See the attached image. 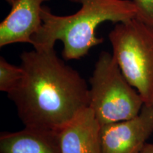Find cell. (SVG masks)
Listing matches in <instances>:
<instances>
[{"mask_svg":"<svg viewBox=\"0 0 153 153\" xmlns=\"http://www.w3.org/2000/svg\"><path fill=\"white\" fill-rule=\"evenodd\" d=\"M20 58L24 76L7 95L25 127L59 131L89 107L85 79L55 48L25 51Z\"/></svg>","mask_w":153,"mask_h":153,"instance_id":"6da1fadb","label":"cell"},{"mask_svg":"<svg viewBox=\"0 0 153 153\" xmlns=\"http://www.w3.org/2000/svg\"><path fill=\"white\" fill-rule=\"evenodd\" d=\"M78 3L82 5L79 10L69 16H57L43 7L42 26L32 37L34 48H55L56 41H60L63 57L78 60L103 42L96 33L99 25L127 22L137 15L132 0H78Z\"/></svg>","mask_w":153,"mask_h":153,"instance_id":"7a4b0ae2","label":"cell"},{"mask_svg":"<svg viewBox=\"0 0 153 153\" xmlns=\"http://www.w3.org/2000/svg\"><path fill=\"white\" fill-rule=\"evenodd\" d=\"M89 84V107L101 126L135 117L144 105L108 52L99 55Z\"/></svg>","mask_w":153,"mask_h":153,"instance_id":"3957f363","label":"cell"},{"mask_svg":"<svg viewBox=\"0 0 153 153\" xmlns=\"http://www.w3.org/2000/svg\"><path fill=\"white\" fill-rule=\"evenodd\" d=\"M108 38L126 79L144 104L153 105V27L135 18L116 24Z\"/></svg>","mask_w":153,"mask_h":153,"instance_id":"277c9868","label":"cell"},{"mask_svg":"<svg viewBox=\"0 0 153 153\" xmlns=\"http://www.w3.org/2000/svg\"><path fill=\"white\" fill-rule=\"evenodd\" d=\"M153 133V105L130 119L101 126L103 153H139Z\"/></svg>","mask_w":153,"mask_h":153,"instance_id":"5b68a950","label":"cell"},{"mask_svg":"<svg viewBox=\"0 0 153 153\" xmlns=\"http://www.w3.org/2000/svg\"><path fill=\"white\" fill-rule=\"evenodd\" d=\"M49 0H18L0 24V47L17 43L32 44L41 29L43 4Z\"/></svg>","mask_w":153,"mask_h":153,"instance_id":"8992f818","label":"cell"},{"mask_svg":"<svg viewBox=\"0 0 153 153\" xmlns=\"http://www.w3.org/2000/svg\"><path fill=\"white\" fill-rule=\"evenodd\" d=\"M101 125L88 107L58 131L62 153H103Z\"/></svg>","mask_w":153,"mask_h":153,"instance_id":"52a82bcc","label":"cell"},{"mask_svg":"<svg viewBox=\"0 0 153 153\" xmlns=\"http://www.w3.org/2000/svg\"><path fill=\"white\" fill-rule=\"evenodd\" d=\"M1 153H62L58 131L26 128L0 136Z\"/></svg>","mask_w":153,"mask_h":153,"instance_id":"ba28073f","label":"cell"},{"mask_svg":"<svg viewBox=\"0 0 153 153\" xmlns=\"http://www.w3.org/2000/svg\"><path fill=\"white\" fill-rule=\"evenodd\" d=\"M24 76L21 66H16L0 57V90L8 94L18 85Z\"/></svg>","mask_w":153,"mask_h":153,"instance_id":"9c48e42d","label":"cell"},{"mask_svg":"<svg viewBox=\"0 0 153 153\" xmlns=\"http://www.w3.org/2000/svg\"><path fill=\"white\" fill-rule=\"evenodd\" d=\"M137 9L135 19L153 27V0H132Z\"/></svg>","mask_w":153,"mask_h":153,"instance_id":"30bf717a","label":"cell"},{"mask_svg":"<svg viewBox=\"0 0 153 153\" xmlns=\"http://www.w3.org/2000/svg\"><path fill=\"white\" fill-rule=\"evenodd\" d=\"M139 153H153V144L146 143L144 148Z\"/></svg>","mask_w":153,"mask_h":153,"instance_id":"8fae6325","label":"cell"},{"mask_svg":"<svg viewBox=\"0 0 153 153\" xmlns=\"http://www.w3.org/2000/svg\"><path fill=\"white\" fill-rule=\"evenodd\" d=\"M6 1H7V2L11 6V7H12V6L14 5L15 3H16V1H18V0H6Z\"/></svg>","mask_w":153,"mask_h":153,"instance_id":"7c38bea8","label":"cell"},{"mask_svg":"<svg viewBox=\"0 0 153 153\" xmlns=\"http://www.w3.org/2000/svg\"><path fill=\"white\" fill-rule=\"evenodd\" d=\"M71 1H74V2H78V0H70Z\"/></svg>","mask_w":153,"mask_h":153,"instance_id":"4fadbf2b","label":"cell"}]
</instances>
